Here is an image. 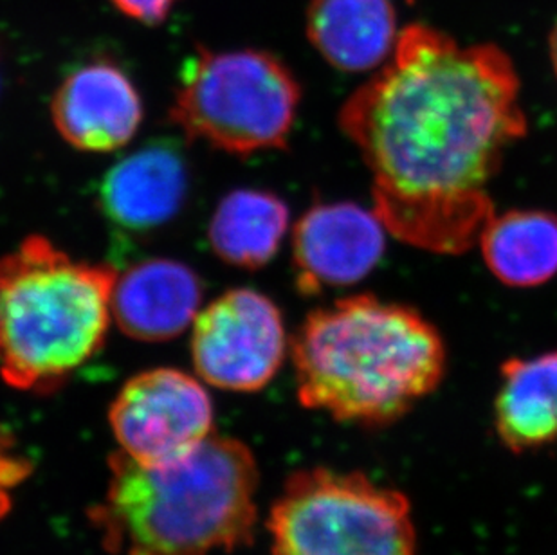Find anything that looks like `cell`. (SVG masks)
Here are the masks:
<instances>
[{"instance_id": "cell-1", "label": "cell", "mask_w": 557, "mask_h": 555, "mask_svg": "<svg viewBox=\"0 0 557 555\" xmlns=\"http://www.w3.org/2000/svg\"><path fill=\"white\" fill-rule=\"evenodd\" d=\"M372 173L373 211L408 246L462 255L495 205L490 184L527 134L520 78L495 44L460 46L411 24L339 111Z\"/></svg>"}, {"instance_id": "cell-2", "label": "cell", "mask_w": 557, "mask_h": 555, "mask_svg": "<svg viewBox=\"0 0 557 555\" xmlns=\"http://www.w3.org/2000/svg\"><path fill=\"white\" fill-rule=\"evenodd\" d=\"M301 406L343 424L384 428L430 397L447 350L419 310L370 294L307 316L290 343Z\"/></svg>"}, {"instance_id": "cell-3", "label": "cell", "mask_w": 557, "mask_h": 555, "mask_svg": "<svg viewBox=\"0 0 557 555\" xmlns=\"http://www.w3.org/2000/svg\"><path fill=\"white\" fill-rule=\"evenodd\" d=\"M260 474L244 442L213 433L164 464L117 451L90 523L114 555H210L251 543Z\"/></svg>"}, {"instance_id": "cell-4", "label": "cell", "mask_w": 557, "mask_h": 555, "mask_svg": "<svg viewBox=\"0 0 557 555\" xmlns=\"http://www.w3.org/2000/svg\"><path fill=\"white\" fill-rule=\"evenodd\" d=\"M116 269L78 262L44 236L0 258V375L21 392H51L101 350Z\"/></svg>"}, {"instance_id": "cell-5", "label": "cell", "mask_w": 557, "mask_h": 555, "mask_svg": "<svg viewBox=\"0 0 557 555\" xmlns=\"http://www.w3.org/2000/svg\"><path fill=\"white\" fill-rule=\"evenodd\" d=\"M300 101L295 73L273 53L197 48L181 71L170 121L189 139L248 158L287 148Z\"/></svg>"}, {"instance_id": "cell-6", "label": "cell", "mask_w": 557, "mask_h": 555, "mask_svg": "<svg viewBox=\"0 0 557 555\" xmlns=\"http://www.w3.org/2000/svg\"><path fill=\"white\" fill-rule=\"evenodd\" d=\"M268 530L271 555H417L410 499L358 471L295 472Z\"/></svg>"}, {"instance_id": "cell-7", "label": "cell", "mask_w": 557, "mask_h": 555, "mask_svg": "<svg viewBox=\"0 0 557 555\" xmlns=\"http://www.w3.org/2000/svg\"><path fill=\"white\" fill-rule=\"evenodd\" d=\"M287 350L278 305L252 288L227 291L195 318V372L215 388L260 392L276 378Z\"/></svg>"}, {"instance_id": "cell-8", "label": "cell", "mask_w": 557, "mask_h": 555, "mask_svg": "<svg viewBox=\"0 0 557 555\" xmlns=\"http://www.w3.org/2000/svg\"><path fill=\"white\" fill-rule=\"evenodd\" d=\"M109 424L120 451L139 464L185 456L213 435L215 409L199 379L175 368H153L123 384Z\"/></svg>"}, {"instance_id": "cell-9", "label": "cell", "mask_w": 557, "mask_h": 555, "mask_svg": "<svg viewBox=\"0 0 557 555\" xmlns=\"http://www.w3.org/2000/svg\"><path fill=\"white\" fill-rule=\"evenodd\" d=\"M386 251V227L375 211L354 202H320L293 231L296 285L306 296L350 287L377 268Z\"/></svg>"}, {"instance_id": "cell-10", "label": "cell", "mask_w": 557, "mask_h": 555, "mask_svg": "<svg viewBox=\"0 0 557 555\" xmlns=\"http://www.w3.org/2000/svg\"><path fill=\"white\" fill-rule=\"evenodd\" d=\"M51 118L71 147L114 152L128 145L141 126V95L117 63L95 60L63 79L54 92Z\"/></svg>"}, {"instance_id": "cell-11", "label": "cell", "mask_w": 557, "mask_h": 555, "mask_svg": "<svg viewBox=\"0 0 557 555\" xmlns=\"http://www.w3.org/2000/svg\"><path fill=\"white\" fill-rule=\"evenodd\" d=\"M189 194V168L177 143L153 141L112 166L101 181V215L116 230L145 235L174 221Z\"/></svg>"}, {"instance_id": "cell-12", "label": "cell", "mask_w": 557, "mask_h": 555, "mask_svg": "<svg viewBox=\"0 0 557 555\" xmlns=\"http://www.w3.org/2000/svg\"><path fill=\"white\" fill-rule=\"evenodd\" d=\"M205 285L186 263L152 258L117 276L112 316L123 334L137 341L174 340L194 325Z\"/></svg>"}, {"instance_id": "cell-13", "label": "cell", "mask_w": 557, "mask_h": 555, "mask_svg": "<svg viewBox=\"0 0 557 555\" xmlns=\"http://www.w3.org/2000/svg\"><path fill=\"white\" fill-rule=\"evenodd\" d=\"M307 37L343 73L383 67L399 38L392 0H310Z\"/></svg>"}, {"instance_id": "cell-14", "label": "cell", "mask_w": 557, "mask_h": 555, "mask_svg": "<svg viewBox=\"0 0 557 555\" xmlns=\"http://www.w3.org/2000/svg\"><path fill=\"white\" fill-rule=\"evenodd\" d=\"M495 430L515 455L557 442V350L512 357L499 368Z\"/></svg>"}, {"instance_id": "cell-15", "label": "cell", "mask_w": 557, "mask_h": 555, "mask_svg": "<svg viewBox=\"0 0 557 555\" xmlns=\"http://www.w3.org/2000/svg\"><path fill=\"white\" fill-rule=\"evenodd\" d=\"M479 244L491 274L507 287H540L557 274V217L548 211L495 213Z\"/></svg>"}, {"instance_id": "cell-16", "label": "cell", "mask_w": 557, "mask_h": 555, "mask_svg": "<svg viewBox=\"0 0 557 555\" xmlns=\"http://www.w3.org/2000/svg\"><path fill=\"white\" fill-rule=\"evenodd\" d=\"M289 219V206L273 192L235 189L219 202L211 217V249L233 268H263L280 251Z\"/></svg>"}, {"instance_id": "cell-17", "label": "cell", "mask_w": 557, "mask_h": 555, "mask_svg": "<svg viewBox=\"0 0 557 555\" xmlns=\"http://www.w3.org/2000/svg\"><path fill=\"white\" fill-rule=\"evenodd\" d=\"M33 461L27 458L11 433L0 425V519L13 507V496L22 483L32 477Z\"/></svg>"}, {"instance_id": "cell-18", "label": "cell", "mask_w": 557, "mask_h": 555, "mask_svg": "<svg viewBox=\"0 0 557 555\" xmlns=\"http://www.w3.org/2000/svg\"><path fill=\"white\" fill-rule=\"evenodd\" d=\"M120 13L145 26H159L180 0H109Z\"/></svg>"}, {"instance_id": "cell-19", "label": "cell", "mask_w": 557, "mask_h": 555, "mask_svg": "<svg viewBox=\"0 0 557 555\" xmlns=\"http://www.w3.org/2000/svg\"><path fill=\"white\" fill-rule=\"evenodd\" d=\"M548 54H550V62H553L554 73L557 76V22L554 24L550 37H548Z\"/></svg>"}]
</instances>
